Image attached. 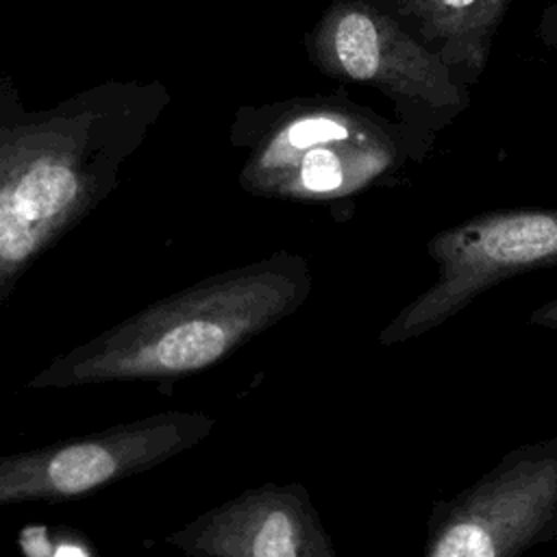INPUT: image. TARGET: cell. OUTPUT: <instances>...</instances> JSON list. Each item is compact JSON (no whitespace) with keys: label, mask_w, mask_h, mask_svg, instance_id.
<instances>
[{"label":"cell","mask_w":557,"mask_h":557,"mask_svg":"<svg viewBox=\"0 0 557 557\" xmlns=\"http://www.w3.org/2000/svg\"><path fill=\"white\" fill-rule=\"evenodd\" d=\"M215 429L202 411L168 409L109 429L0 455V507L94 494L198 446Z\"/></svg>","instance_id":"cell-6"},{"label":"cell","mask_w":557,"mask_h":557,"mask_svg":"<svg viewBox=\"0 0 557 557\" xmlns=\"http://www.w3.org/2000/svg\"><path fill=\"white\" fill-rule=\"evenodd\" d=\"M250 144L239 185L255 196L342 202L387 181L409 154L405 133L342 98L294 100L237 117Z\"/></svg>","instance_id":"cell-3"},{"label":"cell","mask_w":557,"mask_h":557,"mask_svg":"<svg viewBox=\"0 0 557 557\" xmlns=\"http://www.w3.org/2000/svg\"><path fill=\"white\" fill-rule=\"evenodd\" d=\"M529 324L557 331V298H550L529 313Z\"/></svg>","instance_id":"cell-10"},{"label":"cell","mask_w":557,"mask_h":557,"mask_svg":"<svg viewBox=\"0 0 557 557\" xmlns=\"http://www.w3.org/2000/svg\"><path fill=\"white\" fill-rule=\"evenodd\" d=\"M181 557H337L298 481L261 483L198 513L163 537Z\"/></svg>","instance_id":"cell-8"},{"label":"cell","mask_w":557,"mask_h":557,"mask_svg":"<svg viewBox=\"0 0 557 557\" xmlns=\"http://www.w3.org/2000/svg\"><path fill=\"white\" fill-rule=\"evenodd\" d=\"M307 50L326 76L376 87L398 107L429 109L444 124L468 107V87L448 65L370 0H335Z\"/></svg>","instance_id":"cell-7"},{"label":"cell","mask_w":557,"mask_h":557,"mask_svg":"<svg viewBox=\"0 0 557 557\" xmlns=\"http://www.w3.org/2000/svg\"><path fill=\"white\" fill-rule=\"evenodd\" d=\"M537 37L542 44L557 48V0L544 9L537 26Z\"/></svg>","instance_id":"cell-11"},{"label":"cell","mask_w":557,"mask_h":557,"mask_svg":"<svg viewBox=\"0 0 557 557\" xmlns=\"http://www.w3.org/2000/svg\"><path fill=\"white\" fill-rule=\"evenodd\" d=\"M431 287L379 331V346H398L442 326L487 289L535 270L557 268V209H498L472 215L426 242Z\"/></svg>","instance_id":"cell-4"},{"label":"cell","mask_w":557,"mask_h":557,"mask_svg":"<svg viewBox=\"0 0 557 557\" xmlns=\"http://www.w3.org/2000/svg\"><path fill=\"white\" fill-rule=\"evenodd\" d=\"M168 102L157 81H104L28 109L0 76V305L120 185Z\"/></svg>","instance_id":"cell-1"},{"label":"cell","mask_w":557,"mask_h":557,"mask_svg":"<svg viewBox=\"0 0 557 557\" xmlns=\"http://www.w3.org/2000/svg\"><path fill=\"white\" fill-rule=\"evenodd\" d=\"M557 542V435L507 450L429 511L420 557H522Z\"/></svg>","instance_id":"cell-5"},{"label":"cell","mask_w":557,"mask_h":557,"mask_svg":"<svg viewBox=\"0 0 557 557\" xmlns=\"http://www.w3.org/2000/svg\"><path fill=\"white\" fill-rule=\"evenodd\" d=\"M313 287L309 261L278 250L159 298L26 381V389L176 381L198 374L296 313Z\"/></svg>","instance_id":"cell-2"},{"label":"cell","mask_w":557,"mask_h":557,"mask_svg":"<svg viewBox=\"0 0 557 557\" xmlns=\"http://www.w3.org/2000/svg\"><path fill=\"white\" fill-rule=\"evenodd\" d=\"M435 52L461 85L474 83L490 59L511 0H370Z\"/></svg>","instance_id":"cell-9"}]
</instances>
